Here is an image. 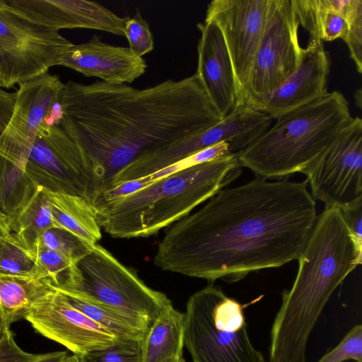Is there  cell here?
<instances>
[{
    "mask_svg": "<svg viewBox=\"0 0 362 362\" xmlns=\"http://www.w3.org/2000/svg\"><path fill=\"white\" fill-rule=\"evenodd\" d=\"M317 216L305 180L257 177L224 188L170 226L154 264L213 284L297 260Z\"/></svg>",
    "mask_w": 362,
    "mask_h": 362,
    "instance_id": "cell-1",
    "label": "cell"
},
{
    "mask_svg": "<svg viewBox=\"0 0 362 362\" xmlns=\"http://www.w3.org/2000/svg\"><path fill=\"white\" fill-rule=\"evenodd\" d=\"M221 119L194 73L146 88L69 81L57 124L95 169L105 190L143 152L197 135Z\"/></svg>",
    "mask_w": 362,
    "mask_h": 362,
    "instance_id": "cell-2",
    "label": "cell"
},
{
    "mask_svg": "<svg viewBox=\"0 0 362 362\" xmlns=\"http://www.w3.org/2000/svg\"><path fill=\"white\" fill-rule=\"evenodd\" d=\"M297 260L296 277L282 293L271 329L269 362H305L308 341L324 307L362 262L340 209L325 207L317 214Z\"/></svg>",
    "mask_w": 362,
    "mask_h": 362,
    "instance_id": "cell-3",
    "label": "cell"
},
{
    "mask_svg": "<svg viewBox=\"0 0 362 362\" xmlns=\"http://www.w3.org/2000/svg\"><path fill=\"white\" fill-rule=\"evenodd\" d=\"M242 168L237 154L187 167L135 192L93 203L98 223L113 238L153 235L226 188Z\"/></svg>",
    "mask_w": 362,
    "mask_h": 362,
    "instance_id": "cell-4",
    "label": "cell"
},
{
    "mask_svg": "<svg viewBox=\"0 0 362 362\" xmlns=\"http://www.w3.org/2000/svg\"><path fill=\"white\" fill-rule=\"evenodd\" d=\"M353 119L338 91L324 95L278 118L276 123L237 153L242 167L267 180L303 173Z\"/></svg>",
    "mask_w": 362,
    "mask_h": 362,
    "instance_id": "cell-5",
    "label": "cell"
},
{
    "mask_svg": "<svg viewBox=\"0 0 362 362\" xmlns=\"http://www.w3.org/2000/svg\"><path fill=\"white\" fill-rule=\"evenodd\" d=\"M245 307L213 284L190 296L185 346L193 362H265L249 337Z\"/></svg>",
    "mask_w": 362,
    "mask_h": 362,
    "instance_id": "cell-6",
    "label": "cell"
},
{
    "mask_svg": "<svg viewBox=\"0 0 362 362\" xmlns=\"http://www.w3.org/2000/svg\"><path fill=\"white\" fill-rule=\"evenodd\" d=\"M79 277L61 292L98 302L151 324L169 305L162 292L148 287L132 269L126 267L98 243L77 263Z\"/></svg>",
    "mask_w": 362,
    "mask_h": 362,
    "instance_id": "cell-7",
    "label": "cell"
},
{
    "mask_svg": "<svg viewBox=\"0 0 362 362\" xmlns=\"http://www.w3.org/2000/svg\"><path fill=\"white\" fill-rule=\"evenodd\" d=\"M13 163L33 184L82 197L91 204L104 189L95 169L57 123L47 122Z\"/></svg>",
    "mask_w": 362,
    "mask_h": 362,
    "instance_id": "cell-8",
    "label": "cell"
},
{
    "mask_svg": "<svg viewBox=\"0 0 362 362\" xmlns=\"http://www.w3.org/2000/svg\"><path fill=\"white\" fill-rule=\"evenodd\" d=\"M73 45L58 30L15 12L0 0V86L11 88L58 66Z\"/></svg>",
    "mask_w": 362,
    "mask_h": 362,
    "instance_id": "cell-9",
    "label": "cell"
},
{
    "mask_svg": "<svg viewBox=\"0 0 362 362\" xmlns=\"http://www.w3.org/2000/svg\"><path fill=\"white\" fill-rule=\"evenodd\" d=\"M315 200L340 209L362 203V119L353 117L303 173Z\"/></svg>",
    "mask_w": 362,
    "mask_h": 362,
    "instance_id": "cell-10",
    "label": "cell"
},
{
    "mask_svg": "<svg viewBox=\"0 0 362 362\" xmlns=\"http://www.w3.org/2000/svg\"><path fill=\"white\" fill-rule=\"evenodd\" d=\"M299 26L294 0H272L245 102L269 93L297 68L303 49L298 40Z\"/></svg>",
    "mask_w": 362,
    "mask_h": 362,
    "instance_id": "cell-11",
    "label": "cell"
},
{
    "mask_svg": "<svg viewBox=\"0 0 362 362\" xmlns=\"http://www.w3.org/2000/svg\"><path fill=\"white\" fill-rule=\"evenodd\" d=\"M272 2L213 0L207 6L205 21L214 23L221 31L232 62L238 103H244L249 95L252 67Z\"/></svg>",
    "mask_w": 362,
    "mask_h": 362,
    "instance_id": "cell-12",
    "label": "cell"
},
{
    "mask_svg": "<svg viewBox=\"0 0 362 362\" xmlns=\"http://www.w3.org/2000/svg\"><path fill=\"white\" fill-rule=\"evenodd\" d=\"M25 320L37 333L79 356L121 340L74 307L54 288L31 307Z\"/></svg>",
    "mask_w": 362,
    "mask_h": 362,
    "instance_id": "cell-13",
    "label": "cell"
},
{
    "mask_svg": "<svg viewBox=\"0 0 362 362\" xmlns=\"http://www.w3.org/2000/svg\"><path fill=\"white\" fill-rule=\"evenodd\" d=\"M330 60L323 42L309 38L295 71L269 93L250 98L245 104L276 119L327 93Z\"/></svg>",
    "mask_w": 362,
    "mask_h": 362,
    "instance_id": "cell-14",
    "label": "cell"
},
{
    "mask_svg": "<svg viewBox=\"0 0 362 362\" xmlns=\"http://www.w3.org/2000/svg\"><path fill=\"white\" fill-rule=\"evenodd\" d=\"M13 112L0 155L14 162L33 144L59 105L64 88L58 75L48 72L18 84Z\"/></svg>",
    "mask_w": 362,
    "mask_h": 362,
    "instance_id": "cell-15",
    "label": "cell"
},
{
    "mask_svg": "<svg viewBox=\"0 0 362 362\" xmlns=\"http://www.w3.org/2000/svg\"><path fill=\"white\" fill-rule=\"evenodd\" d=\"M16 13L37 24L56 30L86 28L124 35L127 16L84 0H6Z\"/></svg>",
    "mask_w": 362,
    "mask_h": 362,
    "instance_id": "cell-16",
    "label": "cell"
},
{
    "mask_svg": "<svg viewBox=\"0 0 362 362\" xmlns=\"http://www.w3.org/2000/svg\"><path fill=\"white\" fill-rule=\"evenodd\" d=\"M59 65L109 84L131 83L147 68L144 59L128 47L105 43L97 35L86 42L73 44L62 54Z\"/></svg>",
    "mask_w": 362,
    "mask_h": 362,
    "instance_id": "cell-17",
    "label": "cell"
},
{
    "mask_svg": "<svg viewBox=\"0 0 362 362\" xmlns=\"http://www.w3.org/2000/svg\"><path fill=\"white\" fill-rule=\"evenodd\" d=\"M199 78L209 98L223 119L236 107L238 95L232 62L221 31L213 22L197 25Z\"/></svg>",
    "mask_w": 362,
    "mask_h": 362,
    "instance_id": "cell-18",
    "label": "cell"
},
{
    "mask_svg": "<svg viewBox=\"0 0 362 362\" xmlns=\"http://www.w3.org/2000/svg\"><path fill=\"white\" fill-rule=\"evenodd\" d=\"M229 137L228 128L219 122L193 136L146 151L120 170L112 177L108 188L153 174L206 148L227 141Z\"/></svg>",
    "mask_w": 362,
    "mask_h": 362,
    "instance_id": "cell-19",
    "label": "cell"
},
{
    "mask_svg": "<svg viewBox=\"0 0 362 362\" xmlns=\"http://www.w3.org/2000/svg\"><path fill=\"white\" fill-rule=\"evenodd\" d=\"M7 216L13 235L33 258L43 233L49 229L58 228L53 218L48 190L37 185Z\"/></svg>",
    "mask_w": 362,
    "mask_h": 362,
    "instance_id": "cell-20",
    "label": "cell"
},
{
    "mask_svg": "<svg viewBox=\"0 0 362 362\" xmlns=\"http://www.w3.org/2000/svg\"><path fill=\"white\" fill-rule=\"evenodd\" d=\"M185 313L167 306L153 321L141 344V362L182 356Z\"/></svg>",
    "mask_w": 362,
    "mask_h": 362,
    "instance_id": "cell-21",
    "label": "cell"
},
{
    "mask_svg": "<svg viewBox=\"0 0 362 362\" xmlns=\"http://www.w3.org/2000/svg\"><path fill=\"white\" fill-rule=\"evenodd\" d=\"M54 221L58 228L74 235L90 245L101 239L93 205L85 198L64 192L48 190Z\"/></svg>",
    "mask_w": 362,
    "mask_h": 362,
    "instance_id": "cell-22",
    "label": "cell"
},
{
    "mask_svg": "<svg viewBox=\"0 0 362 362\" xmlns=\"http://www.w3.org/2000/svg\"><path fill=\"white\" fill-rule=\"evenodd\" d=\"M53 286L48 277L0 274V308L7 326L25 319L31 307Z\"/></svg>",
    "mask_w": 362,
    "mask_h": 362,
    "instance_id": "cell-23",
    "label": "cell"
},
{
    "mask_svg": "<svg viewBox=\"0 0 362 362\" xmlns=\"http://www.w3.org/2000/svg\"><path fill=\"white\" fill-rule=\"evenodd\" d=\"M59 292L66 297L74 307L121 340L142 343L151 325L144 320L133 317L104 304L70 293Z\"/></svg>",
    "mask_w": 362,
    "mask_h": 362,
    "instance_id": "cell-24",
    "label": "cell"
},
{
    "mask_svg": "<svg viewBox=\"0 0 362 362\" xmlns=\"http://www.w3.org/2000/svg\"><path fill=\"white\" fill-rule=\"evenodd\" d=\"M294 3L300 25L308 30L310 39L331 42L346 37L348 23L328 8L325 0H294Z\"/></svg>",
    "mask_w": 362,
    "mask_h": 362,
    "instance_id": "cell-25",
    "label": "cell"
},
{
    "mask_svg": "<svg viewBox=\"0 0 362 362\" xmlns=\"http://www.w3.org/2000/svg\"><path fill=\"white\" fill-rule=\"evenodd\" d=\"M0 274L48 277L13 235L8 216L0 212ZM49 278V277H48Z\"/></svg>",
    "mask_w": 362,
    "mask_h": 362,
    "instance_id": "cell-26",
    "label": "cell"
},
{
    "mask_svg": "<svg viewBox=\"0 0 362 362\" xmlns=\"http://www.w3.org/2000/svg\"><path fill=\"white\" fill-rule=\"evenodd\" d=\"M38 245L62 255L75 264L89 252L92 246L68 231L55 228L45 231Z\"/></svg>",
    "mask_w": 362,
    "mask_h": 362,
    "instance_id": "cell-27",
    "label": "cell"
},
{
    "mask_svg": "<svg viewBox=\"0 0 362 362\" xmlns=\"http://www.w3.org/2000/svg\"><path fill=\"white\" fill-rule=\"evenodd\" d=\"M124 36L128 40V47L139 57H142L154 48L153 36L149 24L142 17L139 8H136L132 18L127 16Z\"/></svg>",
    "mask_w": 362,
    "mask_h": 362,
    "instance_id": "cell-28",
    "label": "cell"
},
{
    "mask_svg": "<svg viewBox=\"0 0 362 362\" xmlns=\"http://www.w3.org/2000/svg\"><path fill=\"white\" fill-rule=\"evenodd\" d=\"M141 342L119 340L105 349L82 356L85 362H141Z\"/></svg>",
    "mask_w": 362,
    "mask_h": 362,
    "instance_id": "cell-29",
    "label": "cell"
},
{
    "mask_svg": "<svg viewBox=\"0 0 362 362\" xmlns=\"http://www.w3.org/2000/svg\"><path fill=\"white\" fill-rule=\"evenodd\" d=\"M362 362V325L354 326L341 342L325 354L317 362Z\"/></svg>",
    "mask_w": 362,
    "mask_h": 362,
    "instance_id": "cell-30",
    "label": "cell"
},
{
    "mask_svg": "<svg viewBox=\"0 0 362 362\" xmlns=\"http://www.w3.org/2000/svg\"><path fill=\"white\" fill-rule=\"evenodd\" d=\"M349 28L344 41L346 44L350 57L355 63L358 74H362V13L348 23Z\"/></svg>",
    "mask_w": 362,
    "mask_h": 362,
    "instance_id": "cell-31",
    "label": "cell"
},
{
    "mask_svg": "<svg viewBox=\"0 0 362 362\" xmlns=\"http://www.w3.org/2000/svg\"><path fill=\"white\" fill-rule=\"evenodd\" d=\"M36 354L23 350L16 343L11 329L0 339V362H27Z\"/></svg>",
    "mask_w": 362,
    "mask_h": 362,
    "instance_id": "cell-32",
    "label": "cell"
},
{
    "mask_svg": "<svg viewBox=\"0 0 362 362\" xmlns=\"http://www.w3.org/2000/svg\"><path fill=\"white\" fill-rule=\"evenodd\" d=\"M16 98V92H7L0 86V153L6 141V131L13 112Z\"/></svg>",
    "mask_w": 362,
    "mask_h": 362,
    "instance_id": "cell-33",
    "label": "cell"
},
{
    "mask_svg": "<svg viewBox=\"0 0 362 362\" xmlns=\"http://www.w3.org/2000/svg\"><path fill=\"white\" fill-rule=\"evenodd\" d=\"M341 210L356 246L362 252V203Z\"/></svg>",
    "mask_w": 362,
    "mask_h": 362,
    "instance_id": "cell-34",
    "label": "cell"
},
{
    "mask_svg": "<svg viewBox=\"0 0 362 362\" xmlns=\"http://www.w3.org/2000/svg\"><path fill=\"white\" fill-rule=\"evenodd\" d=\"M67 356L68 353L64 351L48 352L36 354L35 358L27 362H62Z\"/></svg>",
    "mask_w": 362,
    "mask_h": 362,
    "instance_id": "cell-35",
    "label": "cell"
},
{
    "mask_svg": "<svg viewBox=\"0 0 362 362\" xmlns=\"http://www.w3.org/2000/svg\"><path fill=\"white\" fill-rule=\"evenodd\" d=\"M9 329L10 327L7 326L0 308V339L4 335V334Z\"/></svg>",
    "mask_w": 362,
    "mask_h": 362,
    "instance_id": "cell-36",
    "label": "cell"
},
{
    "mask_svg": "<svg viewBox=\"0 0 362 362\" xmlns=\"http://www.w3.org/2000/svg\"><path fill=\"white\" fill-rule=\"evenodd\" d=\"M62 362H85L82 356L72 354L66 356Z\"/></svg>",
    "mask_w": 362,
    "mask_h": 362,
    "instance_id": "cell-37",
    "label": "cell"
},
{
    "mask_svg": "<svg viewBox=\"0 0 362 362\" xmlns=\"http://www.w3.org/2000/svg\"><path fill=\"white\" fill-rule=\"evenodd\" d=\"M161 362H185L183 356L174 357L168 359H165Z\"/></svg>",
    "mask_w": 362,
    "mask_h": 362,
    "instance_id": "cell-38",
    "label": "cell"
}]
</instances>
